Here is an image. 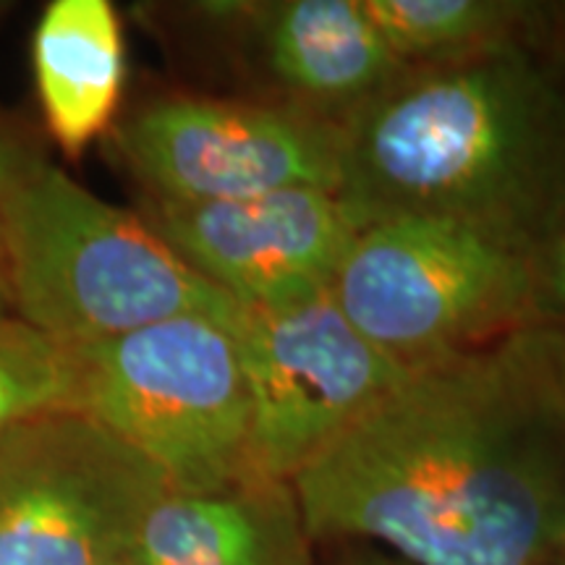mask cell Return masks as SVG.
I'll return each instance as SVG.
<instances>
[{"instance_id": "15", "label": "cell", "mask_w": 565, "mask_h": 565, "mask_svg": "<svg viewBox=\"0 0 565 565\" xmlns=\"http://www.w3.org/2000/svg\"><path fill=\"white\" fill-rule=\"evenodd\" d=\"M532 263L536 320L565 328V221L536 246Z\"/></svg>"}, {"instance_id": "9", "label": "cell", "mask_w": 565, "mask_h": 565, "mask_svg": "<svg viewBox=\"0 0 565 565\" xmlns=\"http://www.w3.org/2000/svg\"><path fill=\"white\" fill-rule=\"evenodd\" d=\"M141 217L202 278L254 309L291 307L330 291L362 228L341 194L320 189L207 204L147 196Z\"/></svg>"}, {"instance_id": "21", "label": "cell", "mask_w": 565, "mask_h": 565, "mask_svg": "<svg viewBox=\"0 0 565 565\" xmlns=\"http://www.w3.org/2000/svg\"><path fill=\"white\" fill-rule=\"evenodd\" d=\"M116 565H131V563H129V557H124V561H118Z\"/></svg>"}, {"instance_id": "16", "label": "cell", "mask_w": 565, "mask_h": 565, "mask_svg": "<svg viewBox=\"0 0 565 565\" xmlns=\"http://www.w3.org/2000/svg\"><path fill=\"white\" fill-rule=\"evenodd\" d=\"M32 152V147L17 134L0 126V202H3L6 186H9L13 171L19 168V162ZM0 294L9 301V280H6V257H3V233H0ZM11 303V301H9Z\"/></svg>"}, {"instance_id": "6", "label": "cell", "mask_w": 565, "mask_h": 565, "mask_svg": "<svg viewBox=\"0 0 565 565\" xmlns=\"http://www.w3.org/2000/svg\"><path fill=\"white\" fill-rule=\"evenodd\" d=\"M173 487L100 422L58 408L0 435V565H116Z\"/></svg>"}, {"instance_id": "19", "label": "cell", "mask_w": 565, "mask_h": 565, "mask_svg": "<svg viewBox=\"0 0 565 565\" xmlns=\"http://www.w3.org/2000/svg\"><path fill=\"white\" fill-rule=\"evenodd\" d=\"M11 312H13L11 303L6 301V296H3V294H0V317H6V315H11Z\"/></svg>"}, {"instance_id": "12", "label": "cell", "mask_w": 565, "mask_h": 565, "mask_svg": "<svg viewBox=\"0 0 565 565\" xmlns=\"http://www.w3.org/2000/svg\"><path fill=\"white\" fill-rule=\"evenodd\" d=\"M32 68L47 131L71 158L108 131L121 100L126 53L108 0H53L32 38Z\"/></svg>"}, {"instance_id": "13", "label": "cell", "mask_w": 565, "mask_h": 565, "mask_svg": "<svg viewBox=\"0 0 565 565\" xmlns=\"http://www.w3.org/2000/svg\"><path fill=\"white\" fill-rule=\"evenodd\" d=\"M395 58L435 66L524 38L532 6L511 0H364Z\"/></svg>"}, {"instance_id": "1", "label": "cell", "mask_w": 565, "mask_h": 565, "mask_svg": "<svg viewBox=\"0 0 565 565\" xmlns=\"http://www.w3.org/2000/svg\"><path fill=\"white\" fill-rule=\"evenodd\" d=\"M312 542L412 565H553L565 505V328L416 366L294 477Z\"/></svg>"}, {"instance_id": "7", "label": "cell", "mask_w": 565, "mask_h": 565, "mask_svg": "<svg viewBox=\"0 0 565 565\" xmlns=\"http://www.w3.org/2000/svg\"><path fill=\"white\" fill-rule=\"evenodd\" d=\"M231 335L252 398V479L294 482L412 372L366 341L330 291L242 307Z\"/></svg>"}, {"instance_id": "20", "label": "cell", "mask_w": 565, "mask_h": 565, "mask_svg": "<svg viewBox=\"0 0 565 565\" xmlns=\"http://www.w3.org/2000/svg\"><path fill=\"white\" fill-rule=\"evenodd\" d=\"M553 565H565V557H555Z\"/></svg>"}, {"instance_id": "17", "label": "cell", "mask_w": 565, "mask_h": 565, "mask_svg": "<svg viewBox=\"0 0 565 565\" xmlns=\"http://www.w3.org/2000/svg\"><path fill=\"white\" fill-rule=\"evenodd\" d=\"M338 565H412V563L401 561V557H395L377 547H353L343 555V561Z\"/></svg>"}, {"instance_id": "18", "label": "cell", "mask_w": 565, "mask_h": 565, "mask_svg": "<svg viewBox=\"0 0 565 565\" xmlns=\"http://www.w3.org/2000/svg\"><path fill=\"white\" fill-rule=\"evenodd\" d=\"M555 557H565V505L555 526Z\"/></svg>"}, {"instance_id": "10", "label": "cell", "mask_w": 565, "mask_h": 565, "mask_svg": "<svg viewBox=\"0 0 565 565\" xmlns=\"http://www.w3.org/2000/svg\"><path fill=\"white\" fill-rule=\"evenodd\" d=\"M263 61L286 103L343 124L406 66L364 0H288L263 13Z\"/></svg>"}, {"instance_id": "4", "label": "cell", "mask_w": 565, "mask_h": 565, "mask_svg": "<svg viewBox=\"0 0 565 565\" xmlns=\"http://www.w3.org/2000/svg\"><path fill=\"white\" fill-rule=\"evenodd\" d=\"M68 349L76 412L150 458L173 492L249 482L252 398L228 328L192 315Z\"/></svg>"}, {"instance_id": "8", "label": "cell", "mask_w": 565, "mask_h": 565, "mask_svg": "<svg viewBox=\"0 0 565 565\" xmlns=\"http://www.w3.org/2000/svg\"><path fill=\"white\" fill-rule=\"evenodd\" d=\"M152 200L207 204L286 189L341 194V124L299 105L162 97L118 131Z\"/></svg>"}, {"instance_id": "11", "label": "cell", "mask_w": 565, "mask_h": 565, "mask_svg": "<svg viewBox=\"0 0 565 565\" xmlns=\"http://www.w3.org/2000/svg\"><path fill=\"white\" fill-rule=\"evenodd\" d=\"M291 482L249 479L223 492H171L134 542L131 565H315Z\"/></svg>"}, {"instance_id": "5", "label": "cell", "mask_w": 565, "mask_h": 565, "mask_svg": "<svg viewBox=\"0 0 565 565\" xmlns=\"http://www.w3.org/2000/svg\"><path fill=\"white\" fill-rule=\"evenodd\" d=\"M330 294L353 328L406 370L540 322L532 254L437 217L364 223Z\"/></svg>"}, {"instance_id": "3", "label": "cell", "mask_w": 565, "mask_h": 565, "mask_svg": "<svg viewBox=\"0 0 565 565\" xmlns=\"http://www.w3.org/2000/svg\"><path fill=\"white\" fill-rule=\"evenodd\" d=\"M0 233L13 315L61 345L192 315L231 330L244 307L145 217L100 200L34 150L6 186Z\"/></svg>"}, {"instance_id": "14", "label": "cell", "mask_w": 565, "mask_h": 565, "mask_svg": "<svg viewBox=\"0 0 565 565\" xmlns=\"http://www.w3.org/2000/svg\"><path fill=\"white\" fill-rule=\"evenodd\" d=\"M58 408H76L74 353L19 315L0 317V435Z\"/></svg>"}, {"instance_id": "2", "label": "cell", "mask_w": 565, "mask_h": 565, "mask_svg": "<svg viewBox=\"0 0 565 565\" xmlns=\"http://www.w3.org/2000/svg\"><path fill=\"white\" fill-rule=\"evenodd\" d=\"M341 129L362 225L437 217L534 254L565 221V82L526 38L406 68Z\"/></svg>"}]
</instances>
